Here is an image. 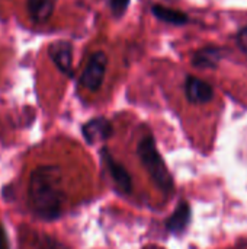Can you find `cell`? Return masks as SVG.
Masks as SVG:
<instances>
[{"mask_svg":"<svg viewBox=\"0 0 247 249\" xmlns=\"http://www.w3.org/2000/svg\"><path fill=\"white\" fill-rule=\"evenodd\" d=\"M66 204V193L61 181V169L57 165L35 168L28 181V207L42 222H54L61 217Z\"/></svg>","mask_w":247,"mask_h":249,"instance_id":"1","label":"cell"},{"mask_svg":"<svg viewBox=\"0 0 247 249\" xmlns=\"http://www.w3.org/2000/svg\"><path fill=\"white\" fill-rule=\"evenodd\" d=\"M137 156L141 162V165L144 166V169L148 172L150 178L153 179V182L156 184V187L165 193V194H170L175 188V182H173V177L169 172L166 162L163 160L156 140L151 134L144 136L138 144H137Z\"/></svg>","mask_w":247,"mask_h":249,"instance_id":"2","label":"cell"},{"mask_svg":"<svg viewBox=\"0 0 247 249\" xmlns=\"http://www.w3.org/2000/svg\"><path fill=\"white\" fill-rule=\"evenodd\" d=\"M106 66H108L106 54L103 51L93 53L80 76V85L90 92H98L103 83Z\"/></svg>","mask_w":247,"mask_h":249,"instance_id":"3","label":"cell"},{"mask_svg":"<svg viewBox=\"0 0 247 249\" xmlns=\"http://www.w3.org/2000/svg\"><path fill=\"white\" fill-rule=\"evenodd\" d=\"M100 158H102V162L105 163V166L109 172V177L112 178V182L115 184L116 190H119V193H122V194H131L134 185H132L131 174L127 171V168L118 159H115V156L111 153V150L106 146H103L100 149Z\"/></svg>","mask_w":247,"mask_h":249,"instance_id":"4","label":"cell"},{"mask_svg":"<svg viewBox=\"0 0 247 249\" xmlns=\"http://www.w3.org/2000/svg\"><path fill=\"white\" fill-rule=\"evenodd\" d=\"M82 136L90 146L105 143L114 136V125L106 117H96L82 125Z\"/></svg>","mask_w":247,"mask_h":249,"instance_id":"5","label":"cell"},{"mask_svg":"<svg viewBox=\"0 0 247 249\" xmlns=\"http://www.w3.org/2000/svg\"><path fill=\"white\" fill-rule=\"evenodd\" d=\"M185 96L186 99L194 105H202L208 104L214 99V88L211 83L205 82L204 79H199L197 76H186L185 79Z\"/></svg>","mask_w":247,"mask_h":249,"instance_id":"6","label":"cell"},{"mask_svg":"<svg viewBox=\"0 0 247 249\" xmlns=\"http://www.w3.org/2000/svg\"><path fill=\"white\" fill-rule=\"evenodd\" d=\"M48 55L55 67L67 77H73V45L68 41H55L48 47Z\"/></svg>","mask_w":247,"mask_h":249,"instance_id":"7","label":"cell"},{"mask_svg":"<svg viewBox=\"0 0 247 249\" xmlns=\"http://www.w3.org/2000/svg\"><path fill=\"white\" fill-rule=\"evenodd\" d=\"M224 58V50L217 45H205L199 50H197L192 55V66L197 69H210L214 70L218 67L221 60Z\"/></svg>","mask_w":247,"mask_h":249,"instance_id":"8","label":"cell"},{"mask_svg":"<svg viewBox=\"0 0 247 249\" xmlns=\"http://www.w3.org/2000/svg\"><path fill=\"white\" fill-rule=\"evenodd\" d=\"M191 219H192L191 206L186 201H181L178 207L175 209V212L166 219L165 222L166 231L172 235H181L189 226Z\"/></svg>","mask_w":247,"mask_h":249,"instance_id":"9","label":"cell"},{"mask_svg":"<svg viewBox=\"0 0 247 249\" xmlns=\"http://www.w3.org/2000/svg\"><path fill=\"white\" fill-rule=\"evenodd\" d=\"M57 0H26V10L35 23H45L55 10Z\"/></svg>","mask_w":247,"mask_h":249,"instance_id":"10","label":"cell"},{"mask_svg":"<svg viewBox=\"0 0 247 249\" xmlns=\"http://www.w3.org/2000/svg\"><path fill=\"white\" fill-rule=\"evenodd\" d=\"M151 13L162 22L169 23V25H175V26H183L186 23H189V16L185 12L163 6V4H153L151 6Z\"/></svg>","mask_w":247,"mask_h":249,"instance_id":"11","label":"cell"},{"mask_svg":"<svg viewBox=\"0 0 247 249\" xmlns=\"http://www.w3.org/2000/svg\"><path fill=\"white\" fill-rule=\"evenodd\" d=\"M33 247L35 249H71L64 242L49 235H36L33 238Z\"/></svg>","mask_w":247,"mask_h":249,"instance_id":"12","label":"cell"},{"mask_svg":"<svg viewBox=\"0 0 247 249\" xmlns=\"http://www.w3.org/2000/svg\"><path fill=\"white\" fill-rule=\"evenodd\" d=\"M236 44H237V47L245 54H247V25L237 31V34H236Z\"/></svg>","mask_w":247,"mask_h":249,"instance_id":"13","label":"cell"},{"mask_svg":"<svg viewBox=\"0 0 247 249\" xmlns=\"http://www.w3.org/2000/svg\"><path fill=\"white\" fill-rule=\"evenodd\" d=\"M0 249H10L9 236L3 225H0Z\"/></svg>","mask_w":247,"mask_h":249,"instance_id":"14","label":"cell"}]
</instances>
